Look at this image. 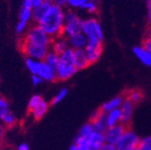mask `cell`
Here are the masks:
<instances>
[{
    "instance_id": "obj_1",
    "label": "cell",
    "mask_w": 151,
    "mask_h": 150,
    "mask_svg": "<svg viewBox=\"0 0 151 150\" xmlns=\"http://www.w3.org/2000/svg\"><path fill=\"white\" fill-rule=\"evenodd\" d=\"M65 9L63 7L51 4L48 10L36 24L48 34L52 39L62 36V31L65 23Z\"/></svg>"
},
{
    "instance_id": "obj_2",
    "label": "cell",
    "mask_w": 151,
    "mask_h": 150,
    "mask_svg": "<svg viewBox=\"0 0 151 150\" xmlns=\"http://www.w3.org/2000/svg\"><path fill=\"white\" fill-rule=\"evenodd\" d=\"M78 70L75 65L74 50L67 48L59 55V62L55 67L56 81H66L70 79Z\"/></svg>"
},
{
    "instance_id": "obj_3",
    "label": "cell",
    "mask_w": 151,
    "mask_h": 150,
    "mask_svg": "<svg viewBox=\"0 0 151 150\" xmlns=\"http://www.w3.org/2000/svg\"><path fill=\"white\" fill-rule=\"evenodd\" d=\"M65 23L62 31V36L65 38H69V37L82 32V22L83 19L78 17V15L74 11V9H68L65 10L64 15Z\"/></svg>"
},
{
    "instance_id": "obj_4",
    "label": "cell",
    "mask_w": 151,
    "mask_h": 150,
    "mask_svg": "<svg viewBox=\"0 0 151 150\" xmlns=\"http://www.w3.org/2000/svg\"><path fill=\"white\" fill-rule=\"evenodd\" d=\"M20 40L24 41L26 42L37 44V45H42L44 47L50 48L52 39L51 37L45 33L42 29L36 24L31 26L25 34L20 38Z\"/></svg>"
},
{
    "instance_id": "obj_5",
    "label": "cell",
    "mask_w": 151,
    "mask_h": 150,
    "mask_svg": "<svg viewBox=\"0 0 151 150\" xmlns=\"http://www.w3.org/2000/svg\"><path fill=\"white\" fill-rule=\"evenodd\" d=\"M82 33L84 34L88 41H103V31L100 21L96 18H88L83 19Z\"/></svg>"
},
{
    "instance_id": "obj_6",
    "label": "cell",
    "mask_w": 151,
    "mask_h": 150,
    "mask_svg": "<svg viewBox=\"0 0 151 150\" xmlns=\"http://www.w3.org/2000/svg\"><path fill=\"white\" fill-rule=\"evenodd\" d=\"M139 142L140 137L137 136V133L127 127L114 146L116 150H137Z\"/></svg>"
},
{
    "instance_id": "obj_7",
    "label": "cell",
    "mask_w": 151,
    "mask_h": 150,
    "mask_svg": "<svg viewBox=\"0 0 151 150\" xmlns=\"http://www.w3.org/2000/svg\"><path fill=\"white\" fill-rule=\"evenodd\" d=\"M19 47L21 52L25 55L26 57L34 60H39V61H42V60L44 59L45 55H46L48 51L50 50V48L48 47L26 42L22 40L19 41Z\"/></svg>"
},
{
    "instance_id": "obj_8",
    "label": "cell",
    "mask_w": 151,
    "mask_h": 150,
    "mask_svg": "<svg viewBox=\"0 0 151 150\" xmlns=\"http://www.w3.org/2000/svg\"><path fill=\"white\" fill-rule=\"evenodd\" d=\"M32 9L21 6V9L19 10V21L17 22L16 27H15V32H16V34L19 38H21L27 32V28H28L29 20H32Z\"/></svg>"
},
{
    "instance_id": "obj_9",
    "label": "cell",
    "mask_w": 151,
    "mask_h": 150,
    "mask_svg": "<svg viewBox=\"0 0 151 150\" xmlns=\"http://www.w3.org/2000/svg\"><path fill=\"white\" fill-rule=\"evenodd\" d=\"M127 126L122 124V123H118L116 125H113L105 130L103 133L104 134V139H105V143L115 146V144L119 141L121 136H123V133L126 130Z\"/></svg>"
},
{
    "instance_id": "obj_10",
    "label": "cell",
    "mask_w": 151,
    "mask_h": 150,
    "mask_svg": "<svg viewBox=\"0 0 151 150\" xmlns=\"http://www.w3.org/2000/svg\"><path fill=\"white\" fill-rule=\"evenodd\" d=\"M84 51L89 64H95L102 54V42L99 41H88Z\"/></svg>"
},
{
    "instance_id": "obj_11",
    "label": "cell",
    "mask_w": 151,
    "mask_h": 150,
    "mask_svg": "<svg viewBox=\"0 0 151 150\" xmlns=\"http://www.w3.org/2000/svg\"><path fill=\"white\" fill-rule=\"evenodd\" d=\"M33 75L39 76L42 81L44 82H55L56 81V75L55 70L49 66L43 60L42 61H38L36 69Z\"/></svg>"
},
{
    "instance_id": "obj_12",
    "label": "cell",
    "mask_w": 151,
    "mask_h": 150,
    "mask_svg": "<svg viewBox=\"0 0 151 150\" xmlns=\"http://www.w3.org/2000/svg\"><path fill=\"white\" fill-rule=\"evenodd\" d=\"M134 108V104L132 103L129 100L124 98L122 105L119 108L121 113V123L128 127V125L130 124L132 121Z\"/></svg>"
},
{
    "instance_id": "obj_13",
    "label": "cell",
    "mask_w": 151,
    "mask_h": 150,
    "mask_svg": "<svg viewBox=\"0 0 151 150\" xmlns=\"http://www.w3.org/2000/svg\"><path fill=\"white\" fill-rule=\"evenodd\" d=\"M89 122L92 123L94 131L104 133L105 130L108 128L106 123V113L101 110H97L93 112Z\"/></svg>"
},
{
    "instance_id": "obj_14",
    "label": "cell",
    "mask_w": 151,
    "mask_h": 150,
    "mask_svg": "<svg viewBox=\"0 0 151 150\" xmlns=\"http://www.w3.org/2000/svg\"><path fill=\"white\" fill-rule=\"evenodd\" d=\"M49 107H50V103L42 99L35 107H33L32 110H29V112L34 120L39 121V120H41L45 114H46V112L49 110Z\"/></svg>"
},
{
    "instance_id": "obj_15",
    "label": "cell",
    "mask_w": 151,
    "mask_h": 150,
    "mask_svg": "<svg viewBox=\"0 0 151 150\" xmlns=\"http://www.w3.org/2000/svg\"><path fill=\"white\" fill-rule=\"evenodd\" d=\"M67 39L69 48L73 50H78V49H84L86 44L88 42L87 37L83 34L82 32H79L78 34H75Z\"/></svg>"
},
{
    "instance_id": "obj_16",
    "label": "cell",
    "mask_w": 151,
    "mask_h": 150,
    "mask_svg": "<svg viewBox=\"0 0 151 150\" xmlns=\"http://www.w3.org/2000/svg\"><path fill=\"white\" fill-rule=\"evenodd\" d=\"M133 54L141 64L147 67H151V54L143 46H134L133 48Z\"/></svg>"
},
{
    "instance_id": "obj_17",
    "label": "cell",
    "mask_w": 151,
    "mask_h": 150,
    "mask_svg": "<svg viewBox=\"0 0 151 150\" xmlns=\"http://www.w3.org/2000/svg\"><path fill=\"white\" fill-rule=\"evenodd\" d=\"M74 59H75V65L78 71L85 69L90 65L84 49L74 50Z\"/></svg>"
},
{
    "instance_id": "obj_18",
    "label": "cell",
    "mask_w": 151,
    "mask_h": 150,
    "mask_svg": "<svg viewBox=\"0 0 151 150\" xmlns=\"http://www.w3.org/2000/svg\"><path fill=\"white\" fill-rule=\"evenodd\" d=\"M88 143L91 150H99L105 144L103 133L93 131L92 133L88 137Z\"/></svg>"
},
{
    "instance_id": "obj_19",
    "label": "cell",
    "mask_w": 151,
    "mask_h": 150,
    "mask_svg": "<svg viewBox=\"0 0 151 150\" xmlns=\"http://www.w3.org/2000/svg\"><path fill=\"white\" fill-rule=\"evenodd\" d=\"M124 100V95H117L110 99L109 100L105 101L101 106L100 110L103 112H108L112 110L119 109L121 107V105H122Z\"/></svg>"
},
{
    "instance_id": "obj_20",
    "label": "cell",
    "mask_w": 151,
    "mask_h": 150,
    "mask_svg": "<svg viewBox=\"0 0 151 150\" xmlns=\"http://www.w3.org/2000/svg\"><path fill=\"white\" fill-rule=\"evenodd\" d=\"M67 48H69L68 42H67V39L65 38L64 36H59L55 39H52V44L50 46V49L55 52L58 55H61Z\"/></svg>"
},
{
    "instance_id": "obj_21",
    "label": "cell",
    "mask_w": 151,
    "mask_h": 150,
    "mask_svg": "<svg viewBox=\"0 0 151 150\" xmlns=\"http://www.w3.org/2000/svg\"><path fill=\"white\" fill-rule=\"evenodd\" d=\"M52 3H49V2H46L44 1L42 5L38 6L36 7H33L32 9V21L34 22V24H37L39 20L42 18V16L45 14L48 10V9L50 7Z\"/></svg>"
},
{
    "instance_id": "obj_22",
    "label": "cell",
    "mask_w": 151,
    "mask_h": 150,
    "mask_svg": "<svg viewBox=\"0 0 151 150\" xmlns=\"http://www.w3.org/2000/svg\"><path fill=\"white\" fill-rule=\"evenodd\" d=\"M105 113H106V123L108 127L121 123V113L119 109L110 111Z\"/></svg>"
},
{
    "instance_id": "obj_23",
    "label": "cell",
    "mask_w": 151,
    "mask_h": 150,
    "mask_svg": "<svg viewBox=\"0 0 151 150\" xmlns=\"http://www.w3.org/2000/svg\"><path fill=\"white\" fill-rule=\"evenodd\" d=\"M143 96L144 95H143V92L140 89L134 88V89H130V90L124 95V98L129 100L134 104H137L142 100Z\"/></svg>"
},
{
    "instance_id": "obj_24",
    "label": "cell",
    "mask_w": 151,
    "mask_h": 150,
    "mask_svg": "<svg viewBox=\"0 0 151 150\" xmlns=\"http://www.w3.org/2000/svg\"><path fill=\"white\" fill-rule=\"evenodd\" d=\"M43 61L49 66H51L52 68H54L55 70V67L57 66L58 62H59V55L50 49L46 54V55H45Z\"/></svg>"
},
{
    "instance_id": "obj_25",
    "label": "cell",
    "mask_w": 151,
    "mask_h": 150,
    "mask_svg": "<svg viewBox=\"0 0 151 150\" xmlns=\"http://www.w3.org/2000/svg\"><path fill=\"white\" fill-rule=\"evenodd\" d=\"M94 131L93 129V126H92V123L90 122H88L86 123L85 124H83L77 134V137H79V138H88L90 134L92 133V132Z\"/></svg>"
},
{
    "instance_id": "obj_26",
    "label": "cell",
    "mask_w": 151,
    "mask_h": 150,
    "mask_svg": "<svg viewBox=\"0 0 151 150\" xmlns=\"http://www.w3.org/2000/svg\"><path fill=\"white\" fill-rule=\"evenodd\" d=\"M11 111L9 107V102L4 96L0 94V121Z\"/></svg>"
},
{
    "instance_id": "obj_27",
    "label": "cell",
    "mask_w": 151,
    "mask_h": 150,
    "mask_svg": "<svg viewBox=\"0 0 151 150\" xmlns=\"http://www.w3.org/2000/svg\"><path fill=\"white\" fill-rule=\"evenodd\" d=\"M67 94H68V88L64 87L62 88H60L58 92L56 93V95L52 98V100H51V105H57L58 103L61 102L65 97L67 96Z\"/></svg>"
},
{
    "instance_id": "obj_28",
    "label": "cell",
    "mask_w": 151,
    "mask_h": 150,
    "mask_svg": "<svg viewBox=\"0 0 151 150\" xmlns=\"http://www.w3.org/2000/svg\"><path fill=\"white\" fill-rule=\"evenodd\" d=\"M98 9H99V7H98V2L88 0V1L81 6L80 9L85 10L89 14H96L98 12Z\"/></svg>"
},
{
    "instance_id": "obj_29",
    "label": "cell",
    "mask_w": 151,
    "mask_h": 150,
    "mask_svg": "<svg viewBox=\"0 0 151 150\" xmlns=\"http://www.w3.org/2000/svg\"><path fill=\"white\" fill-rule=\"evenodd\" d=\"M138 150H151V134L140 138V142L137 147Z\"/></svg>"
},
{
    "instance_id": "obj_30",
    "label": "cell",
    "mask_w": 151,
    "mask_h": 150,
    "mask_svg": "<svg viewBox=\"0 0 151 150\" xmlns=\"http://www.w3.org/2000/svg\"><path fill=\"white\" fill-rule=\"evenodd\" d=\"M88 0H67V6L71 9H81V6L84 5Z\"/></svg>"
},
{
    "instance_id": "obj_31",
    "label": "cell",
    "mask_w": 151,
    "mask_h": 150,
    "mask_svg": "<svg viewBox=\"0 0 151 150\" xmlns=\"http://www.w3.org/2000/svg\"><path fill=\"white\" fill-rule=\"evenodd\" d=\"M42 100V98L40 96V95H38V94H34L32 95L31 98H29V102H28V110H32L33 107H35L36 105L39 103L41 100Z\"/></svg>"
},
{
    "instance_id": "obj_32",
    "label": "cell",
    "mask_w": 151,
    "mask_h": 150,
    "mask_svg": "<svg viewBox=\"0 0 151 150\" xmlns=\"http://www.w3.org/2000/svg\"><path fill=\"white\" fill-rule=\"evenodd\" d=\"M142 46L144 47L145 49H147L151 54V29L147 32L145 39H144V42H143V45Z\"/></svg>"
},
{
    "instance_id": "obj_33",
    "label": "cell",
    "mask_w": 151,
    "mask_h": 150,
    "mask_svg": "<svg viewBox=\"0 0 151 150\" xmlns=\"http://www.w3.org/2000/svg\"><path fill=\"white\" fill-rule=\"evenodd\" d=\"M32 83L33 86H39L42 83V79L39 77L37 76V75H32Z\"/></svg>"
},
{
    "instance_id": "obj_34",
    "label": "cell",
    "mask_w": 151,
    "mask_h": 150,
    "mask_svg": "<svg viewBox=\"0 0 151 150\" xmlns=\"http://www.w3.org/2000/svg\"><path fill=\"white\" fill-rule=\"evenodd\" d=\"M145 1L147 9V21L148 24L151 26V0H145Z\"/></svg>"
},
{
    "instance_id": "obj_35",
    "label": "cell",
    "mask_w": 151,
    "mask_h": 150,
    "mask_svg": "<svg viewBox=\"0 0 151 150\" xmlns=\"http://www.w3.org/2000/svg\"><path fill=\"white\" fill-rule=\"evenodd\" d=\"M52 4H55L56 6H59L61 7H64L67 6V0H54V2H52Z\"/></svg>"
},
{
    "instance_id": "obj_36",
    "label": "cell",
    "mask_w": 151,
    "mask_h": 150,
    "mask_svg": "<svg viewBox=\"0 0 151 150\" xmlns=\"http://www.w3.org/2000/svg\"><path fill=\"white\" fill-rule=\"evenodd\" d=\"M99 150H116V149H115V146H114L109 145V144H106V143H105Z\"/></svg>"
},
{
    "instance_id": "obj_37",
    "label": "cell",
    "mask_w": 151,
    "mask_h": 150,
    "mask_svg": "<svg viewBox=\"0 0 151 150\" xmlns=\"http://www.w3.org/2000/svg\"><path fill=\"white\" fill-rule=\"evenodd\" d=\"M32 2H33V0H23V2H22V6L32 9Z\"/></svg>"
},
{
    "instance_id": "obj_38",
    "label": "cell",
    "mask_w": 151,
    "mask_h": 150,
    "mask_svg": "<svg viewBox=\"0 0 151 150\" xmlns=\"http://www.w3.org/2000/svg\"><path fill=\"white\" fill-rule=\"evenodd\" d=\"M6 127L1 123H0V140H2L4 138L5 133H6Z\"/></svg>"
},
{
    "instance_id": "obj_39",
    "label": "cell",
    "mask_w": 151,
    "mask_h": 150,
    "mask_svg": "<svg viewBox=\"0 0 151 150\" xmlns=\"http://www.w3.org/2000/svg\"><path fill=\"white\" fill-rule=\"evenodd\" d=\"M17 150H29V146L27 143H20L18 146Z\"/></svg>"
},
{
    "instance_id": "obj_40",
    "label": "cell",
    "mask_w": 151,
    "mask_h": 150,
    "mask_svg": "<svg viewBox=\"0 0 151 150\" xmlns=\"http://www.w3.org/2000/svg\"><path fill=\"white\" fill-rule=\"evenodd\" d=\"M43 2H44V0H33V2H32V9H33V7H36L38 6L42 5Z\"/></svg>"
},
{
    "instance_id": "obj_41",
    "label": "cell",
    "mask_w": 151,
    "mask_h": 150,
    "mask_svg": "<svg viewBox=\"0 0 151 150\" xmlns=\"http://www.w3.org/2000/svg\"><path fill=\"white\" fill-rule=\"evenodd\" d=\"M68 150H79V149L78 148V146H76L75 144H73V145L69 147V149H68Z\"/></svg>"
},
{
    "instance_id": "obj_42",
    "label": "cell",
    "mask_w": 151,
    "mask_h": 150,
    "mask_svg": "<svg viewBox=\"0 0 151 150\" xmlns=\"http://www.w3.org/2000/svg\"><path fill=\"white\" fill-rule=\"evenodd\" d=\"M44 1H46V2H49V3H52V2H54V0H44Z\"/></svg>"
},
{
    "instance_id": "obj_43",
    "label": "cell",
    "mask_w": 151,
    "mask_h": 150,
    "mask_svg": "<svg viewBox=\"0 0 151 150\" xmlns=\"http://www.w3.org/2000/svg\"><path fill=\"white\" fill-rule=\"evenodd\" d=\"M137 150H138V149H137Z\"/></svg>"
}]
</instances>
